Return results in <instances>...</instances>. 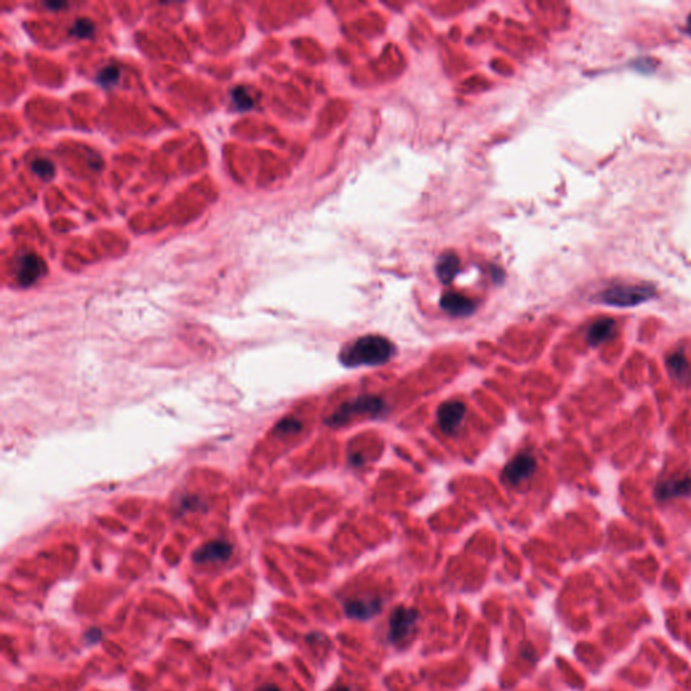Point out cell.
I'll return each mask as SVG.
<instances>
[{
  "label": "cell",
  "instance_id": "obj_1",
  "mask_svg": "<svg viewBox=\"0 0 691 691\" xmlns=\"http://www.w3.org/2000/svg\"><path fill=\"white\" fill-rule=\"evenodd\" d=\"M394 351L392 342L380 335H366L343 347L339 361L347 368L377 366L386 363Z\"/></svg>",
  "mask_w": 691,
  "mask_h": 691
},
{
  "label": "cell",
  "instance_id": "obj_2",
  "mask_svg": "<svg viewBox=\"0 0 691 691\" xmlns=\"http://www.w3.org/2000/svg\"><path fill=\"white\" fill-rule=\"evenodd\" d=\"M385 410L383 400L377 396H361L342 404L326 423L331 427H341L355 416H380Z\"/></svg>",
  "mask_w": 691,
  "mask_h": 691
},
{
  "label": "cell",
  "instance_id": "obj_3",
  "mask_svg": "<svg viewBox=\"0 0 691 691\" xmlns=\"http://www.w3.org/2000/svg\"><path fill=\"white\" fill-rule=\"evenodd\" d=\"M655 290L646 285H619L604 290L599 301L613 307H635L654 296Z\"/></svg>",
  "mask_w": 691,
  "mask_h": 691
},
{
  "label": "cell",
  "instance_id": "obj_4",
  "mask_svg": "<svg viewBox=\"0 0 691 691\" xmlns=\"http://www.w3.org/2000/svg\"><path fill=\"white\" fill-rule=\"evenodd\" d=\"M417 621L418 612L414 608H396L389 620V640L396 644L405 641L414 633Z\"/></svg>",
  "mask_w": 691,
  "mask_h": 691
},
{
  "label": "cell",
  "instance_id": "obj_5",
  "mask_svg": "<svg viewBox=\"0 0 691 691\" xmlns=\"http://www.w3.org/2000/svg\"><path fill=\"white\" fill-rule=\"evenodd\" d=\"M536 469V459L528 452L518 454L504 469L502 480L511 485H520L528 480Z\"/></svg>",
  "mask_w": 691,
  "mask_h": 691
},
{
  "label": "cell",
  "instance_id": "obj_6",
  "mask_svg": "<svg viewBox=\"0 0 691 691\" xmlns=\"http://www.w3.org/2000/svg\"><path fill=\"white\" fill-rule=\"evenodd\" d=\"M382 601L379 597H357L345 602L346 615L357 620H368L379 615Z\"/></svg>",
  "mask_w": 691,
  "mask_h": 691
},
{
  "label": "cell",
  "instance_id": "obj_7",
  "mask_svg": "<svg viewBox=\"0 0 691 691\" xmlns=\"http://www.w3.org/2000/svg\"><path fill=\"white\" fill-rule=\"evenodd\" d=\"M466 415V405L460 401L451 400L442 404L438 410V423L442 431L454 434Z\"/></svg>",
  "mask_w": 691,
  "mask_h": 691
},
{
  "label": "cell",
  "instance_id": "obj_8",
  "mask_svg": "<svg viewBox=\"0 0 691 691\" xmlns=\"http://www.w3.org/2000/svg\"><path fill=\"white\" fill-rule=\"evenodd\" d=\"M233 553V546L226 540L208 542L193 553L196 563H220L226 562Z\"/></svg>",
  "mask_w": 691,
  "mask_h": 691
},
{
  "label": "cell",
  "instance_id": "obj_9",
  "mask_svg": "<svg viewBox=\"0 0 691 691\" xmlns=\"http://www.w3.org/2000/svg\"><path fill=\"white\" fill-rule=\"evenodd\" d=\"M43 273V261L35 254H25L17 268V278L21 285L29 286Z\"/></svg>",
  "mask_w": 691,
  "mask_h": 691
},
{
  "label": "cell",
  "instance_id": "obj_10",
  "mask_svg": "<svg viewBox=\"0 0 691 691\" xmlns=\"http://www.w3.org/2000/svg\"><path fill=\"white\" fill-rule=\"evenodd\" d=\"M440 306L452 316H469L476 311V303L458 293L445 295L440 300Z\"/></svg>",
  "mask_w": 691,
  "mask_h": 691
},
{
  "label": "cell",
  "instance_id": "obj_11",
  "mask_svg": "<svg viewBox=\"0 0 691 691\" xmlns=\"http://www.w3.org/2000/svg\"><path fill=\"white\" fill-rule=\"evenodd\" d=\"M691 493L690 477L671 478L657 486V497L660 500H668L675 497H685Z\"/></svg>",
  "mask_w": 691,
  "mask_h": 691
},
{
  "label": "cell",
  "instance_id": "obj_12",
  "mask_svg": "<svg viewBox=\"0 0 691 691\" xmlns=\"http://www.w3.org/2000/svg\"><path fill=\"white\" fill-rule=\"evenodd\" d=\"M615 320L612 319H601L595 321L588 332V342L590 345L597 346L608 341L615 332Z\"/></svg>",
  "mask_w": 691,
  "mask_h": 691
},
{
  "label": "cell",
  "instance_id": "obj_13",
  "mask_svg": "<svg viewBox=\"0 0 691 691\" xmlns=\"http://www.w3.org/2000/svg\"><path fill=\"white\" fill-rule=\"evenodd\" d=\"M458 269H459V259L454 254H446L439 258L436 273L442 282L447 284L451 282L452 278L458 273Z\"/></svg>",
  "mask_w": 691,
  "mask_h": 691
},
{
  "label": "cell",
  "instance_id": "obj_14",
  "mask_svg": "<svg viewBox=\"0 0 691 691\" xmlns=\"http://www.w3.org/2000/svg\"><path fill=\"white\" fill-rule=\"evenodd\" d=\"M668 369L678 380H688L690 377V365L682 352H677L670 357Z\"/></svg>",
  "mask_w": 691,
  "mask_h": 691
},
{
  "label": "cell",
  "instance_id": "obj_15",
  "mask_svg": "<svg viewBox=\"0 0 691 691\" xmlns=\"http://www.w3.org/2000/svg\"><path fill=\"white\" fill-rule=\"evenodd\" d=\"M33 171H34L36 176L42 177V178H50L54 173V167L50 161L47 160H43V158H38L33 161V165H32Z\"/></svg>",
  "mask_w": 691,
  "mask_h": 691
},
{
  "label": "cell",
  "instance_id": "obj_16",
  "mask_svg": "<svg viewBox=\"0 0 691 691\" xmlns=\"http://www.w3.org/2000/svg\"><path fill=\"white\" fill-rule=\"evenodd\" d=\"M233 100L235 105L240 108V109H250V107L253 105V100L248 95V92L242 88V87H238L233 91Z\"/></svg>",
  "mask_w": 691,
  "mask_h": 691
},
{
  "label": "cell",
  "instance_id": "obj_17",
  "mask_svg": "<svg viewBox=\"0 0 691 691\" xmlns=\"http://www.w3.org/2000/svg\"><path fill=\"white\" fill-rule=\"evenodd\" d=\"M301 429V423L296 418H285L277 425V432L282 435H290L296 434Z\"/></svg>",
  "mask_w": 691,
  "mask_h": 691
},
{
  "label": "cell",
  "instance_id": "obj_18",
  "mask_svg": "<svg viewBox=\"0 0 691 691\" xmlns=\"http://www.w3.org/2000/svg\"><path fill=\"white\" fill-rule=\"evenodd\" d=\"M72 33L80 38H87L94 33V25L87 19H78L74 22Z\"/></svg>",
  "mask_w": 691,
  "mask_h": 691
},
{
  "label": "cell",
  "instance_id": "obj_19",
  "mask_svg": "<svg viewBox=\"0 0 691 691\" xmlns=\"http://www.w3.org/2000/svg\"><path fill=\"white\" fill-rule=\"evenodd\" d=\"M99 81L103 84V85H112L118 81L119 78V70L116 67H105L104 70H100L99 76H98Z\"/></svg>",
  "mask_w": 691,
  "mask_h": 691
},
{
  "label": "cell",
  "instance_id": "obj_20",
  "mask_svg": "<svg viewBox=\"0 0 691 691\" xmlns=\"http://www.w3.org/2000/svg\"><path fill=\"white\" fill-rule=\"evenodd\" d=\"M255 691H281V690H279V689H278L277 686H275V685H266V686H262V688H259L258 690Z\"/></svg>",
  "mask_w": 691,
  "mask_h": 691
},
{
  "label": "cell",
  "instance_id": "obj_21",
  "mask_svg": "<svg viewBox=\"0 0 691 691\" xmlns=\"http://www.w3.org/2000/svg\"><path fill=\"white\" fill-rule=\"evenodd\" d=\"M334 691H351V689L350 688H338V689H335Z\"/></svg>",
  "mask_w": 691,
  "mask_h": 691
},
{
  "label": "cell",
  "instance_id": "obj_22",
  "mask_svg": "<svg viewBox=\"0 0 691 691\" xmlns=\"http://www.w3.org/2000/svg\"><path fill=\"white\" fill-rule=\"evenodd\" d=\"M689 25H690V28H691V15H690V18H689Z\"/></svg>",
  "mask_w": 691,
  "mask_h": 691
}]
</instances>
